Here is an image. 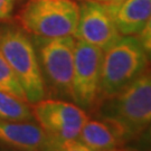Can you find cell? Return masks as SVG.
Masks as SVG:
<instances>
[{"mask_svg":"<svg viewBox=\"0 0 151 151\" xmlns=\"http://www.w3.org/2000/svg\"><path fill=\"white\" fill-rule=\"evenodd\" d=\"M77 139L95 151H116L121 138L109 122L87 120Z\"/></svg>","mask_w":151,"mask_h":151,"instance_id":"cell-11","label":"cell"},{"mask_svg":"<svg viewBox=\"0 0 151 151\" xmlns=\"http://www.w3.org/2000/svg\"><path fill=\"white\" fill-rule=\"evenodd\" d=\"M0 52L22 84L32 104L45 97V85L36 52L29 38L19 29H0Z\"/></svg>","mask_w":151,"mask_h":151,"instance_id":"cell-4","label":"cell"},{"mask_svg":"<svg viewBox=\"0 0 151 151\" xmlns=\"http://www.w3.org/2000/svg\"><path fill=\"white\" fill-rule=\"evenodd\" d=\"M113 97L108 122L121 140L142 133L151 124V73L141 74Z\"/></svg>","mask_w":151,"mask_h":151,"instance_id":"cell-1","label":"cell"},{"mask_svg":"<svg viewBox=\"0 0 151 151\" xmlns=\"http://www.w3.org/2000/svg\"><path fill=\"white\" fill-rule=\"evenodd\" d=\"M148 56L138 38L121 37L104 50L101 70V93L113 97L139 77L148 65Z\"/></svg>","mask_w":151,"mask_h":151,"instance_id":"cell-2","label":"cell"},{"mask_svg":"<svg viewBox=\"0 0 151 151\" xmlns=\"http://www.w3.org/2000/svg\"><path fill=\"white\" fill-rule=\"evenodd\" d=\"M43 39L40 60L46 76L58 91L70 96L76 38L66 36Z\"/></svg>","mask_w":151,"mask_h":151,"instance_id":"cell-8","label":"cell"},{"mask_svg":"<svg viewBox=\"0 0 151 151\" xmlns=\"http://www.w3.org/2000/svg\"><path fill=\"white\" fill-rule=\"evenodd\" d=\"M32 119L34 114L26 101L0 91V120L32 122Z\"/></svg>","mask_w":151,"mask_h":151,"instance_id":"cell-12","label":"cell"},{"mask_svg":"<svg viewBox=\"0 0 151 151\" xmlns=\"http://www.w3.org/2000/svg\"><path fill=\"white\" fill-rule=\"evenodd\" d=\"M39 151H95L78 139H60L46 134Z\"/></svg>","mask_w":151,"mask_h":151,"instance_id":"cell-14","label":"cell"},{"mask_svg":"<svg viewBox=\"0 0 151 151\" xmlns=\"http://www.w3.org/2000/svg\"><path fill=\"white\" fill-rule=\"evenodd\" d=\"M74 37L104 52L122 35L115 24L113 5L85 0L80 6V16Z\"/></svg>","mask_w":151,"mask_h":151,"instance_id":"cell-6","label":"cell"},{"mask_svg":"<svg viewBox=\"0 0 151 151\" xmlns=\"http://www.w3.org/2000/svg\"><path fill=\"white\" fill-rule=\"evenodd\" d=\"M103 54L101 48L76 39L70 96L81 108H92L101 94Z\"/></svg>","mask_w":151,"mask_h":151,"instance_id":"cell-5","label":"cell"},{"mask_svg":"<svg viewBox=\"0 0 151 151\" xmlns=\"http://www.w3.org/2000/svg\"><path fill=\"white\" fill-rule=\"evenodd\" d=\"M15 0H0V22L10 17L14 9Z\"/></svg>","mask_w":151,"mask_h":151,"instance_id":"cell-16","label":"cell"},{"mask_svg":"<svg viewBox=\"0 0 151 151\" xmlns=\"http://www.w3.org/2000/svg\"><path fill=\"white\" fill-rule=\"evenodd\" d=\"M46 133L32 122L0 120V143L20 151H39Z\"/></svg>","mask_w":151,"mask_h":151,"instance_id":"cell-9","label":"cell"},{"mask_svg":"<svg viewBox=\"0 0 151 151\" xmlns=\"http://www.w3.org/2000/svg\"><path fill=\"white\" fill-rule=\"evenodd\" d=\"M78 16L74 0H29L18 18L26 32L48 39L74 36Z\"/></svg>","mask_w":151,"mask_h":151,"instance_id":"cell-3","label":"cell"},{"mask_svg":"<svg viewBox=\"0 0 151 151\" xmlns=\"http://www.w3.org/2000/svg\"><path fill=\"white\" fill-rule=\"evenodd\" d=\"M0 91L9 93L24 101H27L22 84L19 83L18 78L12 72L9 64L7 63V60H5V57L2 56L1 52H0Z\"/></svg>","mask_w":151,"mask_h":151,"instance_id":"cell-13","label":"cell"},{"mask_svg":"<svg viewBox=\"0 0 151 151\" xmlns=\"http://www.w3.org/2000/svg\"><path fill=\"white\" fill-rule=\"evenodd\" d=\"M93 1L102 2V4H106V5H118L120 2H122L123 0H93Z\"/></svg>","mask_w":151,"mask_h":151,"instance_id":"cell-18","label":"cell"},{"mask_svg":"<svg viewBox=\"0 0 151 151\" xmlns=\"http://www.w3.org/2000/svg\"><path fill=\"white\" fill-rule=\"evenodd\" d=\"M32 114L46 134L60 139H77L88 120L81 106L58 100H40L34 104Z\"/></svg>","mask_w":151,"mask_h":151,"instance_id":"cell-7","label":"cell"},{"mask_svg":"<svg viewBox=\"0 0 151 151\" xmlns=\"http://www.w3.org/2000/svg\"><path fill=\"white\" fill-rule=\"evenodd\" d=\"M1 151H20V150H1Z\"/></svg>","mask_w":151,"mask_h":151,"instance_id":"cell-19","label":"cell"},{"mask_svg":"<svg viewBox=\"0 0 151 151\" xmlns=\"http://www.w3.org/2000/svg\"><path fill=\"white\" fill-rule=\"evenodd\" d=\"M138 39L140 42L141 46L143 47L148 58L151 60V16L143 29L138 35Z\"/></svg>","mask_w":151,"mask_h":151,"instance_id":"cell-15","label":"cell"},{"mask_svg":"<svg viewBox=\"0 0 151 151\" xmlns=\"http://www.w3.org/2000/svg\"><path fill=\"white\" fill-rule=\"evenodd\" d=\"M115 24L121 35L135 36L151 16V0H123L113 5Z\"/></svg>","mask_w":151,"mask_h":151,"instance_id":"cell-10","label":"cell"},{"mask_svg":"<svg viewBox=\"0 0 151 151\" xmlns=\"http://www.w3.org/2000/svg\"><path fill=\"white\" fill-rule=\"evenodd\" d=\"M141 147L151 149V124L142 132L141 138Z\"/></svg>","mask_w":151,"mask_h":151,"instance_id":"cell-17","label":"cell"}]
</instances>
